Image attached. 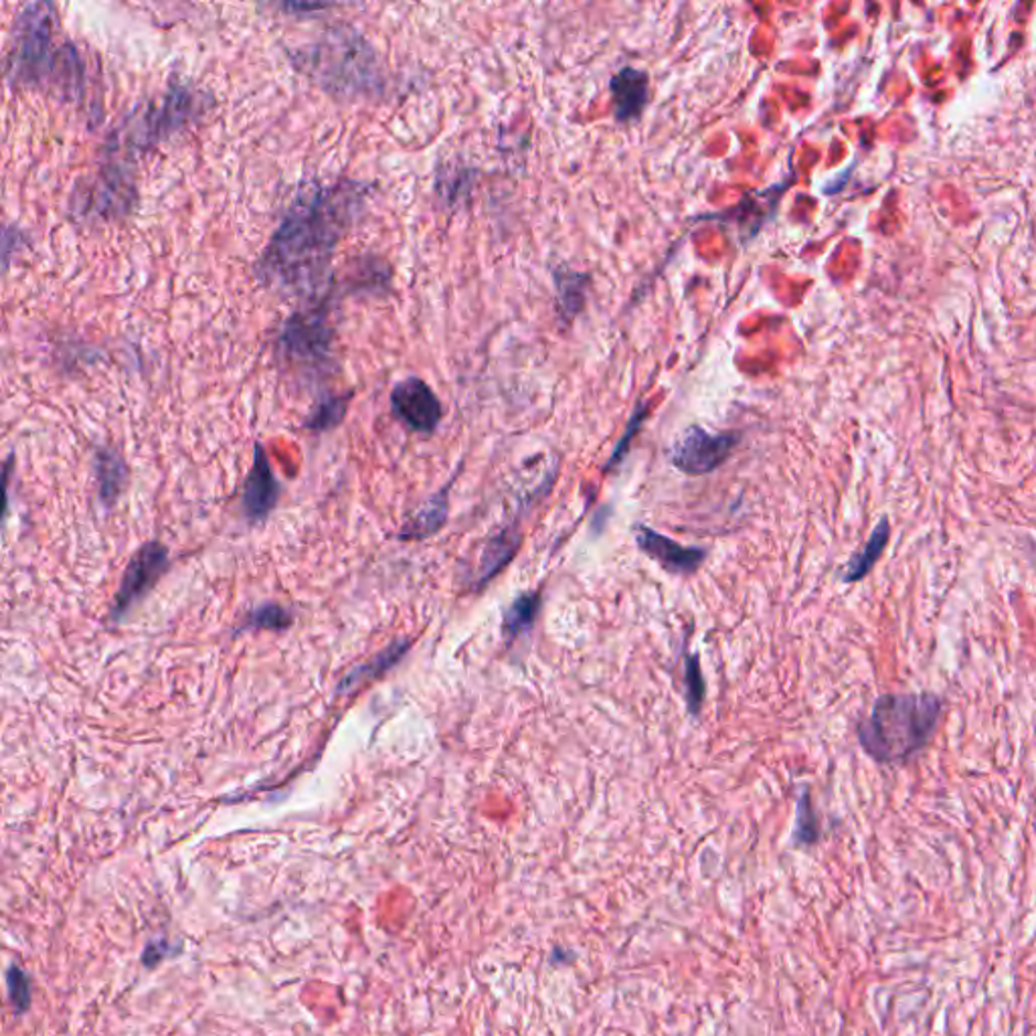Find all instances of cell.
Returning <instances> with one entry per match:
<instances>
[{
  "mask_svg": "<svg viewBox=\"0 0 1036 1036\" xmlns=\"http://www.w3.org/2000/svg\"><path fill=\"white\" fill-rule=\"evenodd\" d=\"M7 986H9V996L13 1002L14 1012L23 1014L31 1004V987H29V978L19 965H11L7 972Z\"/></svg>",
  "mask_w": 1036,
  "mask_h": 1036,
  "instance_id": "cb8c5ba5",
  "label": "cell"
},
{
  "mask_svg": "<svg viewBox=\"0 0 1036 1036\" xmlns=\"http://www.w3.org/2000/svg\"><path fill=\"white\" fill-rule=\"evenodd\" d=\"M60 19L50 2L26 4L14 19L7 75L17 87L51 86L65 98L84 94V62L74 45L57 43Z\"/></svg>",
  "mask_w": 1036,
  "mask_h": 1036,
  "instance_id": "7a4b0ae2",
  "label": "cell"
},
{
  "mask_svg": "<svg viewBox=\"0 0 1036 1036\" xmlns=\"http://www.w3.org/2000/svg\"><path fill=\"white\" fill-rule=\"evenodd\" d=\"M409 648H412V640H397L395 644L385 648L381 654L373 656V660H369L363 666H356V669L349 672L339 684V693L354 691L356 686L369 683V681L377 679L378 674L389 671L397 662H402Z\"/></svg>",
  "mask_w": 1036,
  "mask_h": 1036,
  "instance_id": "ac0fdd59",
  "label": "cell"
},
{
  "mask_svg": "<svg viewBox=\"0 0 1036 1036\" xmlns=\"http://www.w3.org/2000/svg\"><path fill=\"white\" fill-rule=\"evenodd\" d=\"M644 417H647V405H642V407H638V409H636L634 417L630 419L628 429H626V436H623L622 441L618 444V448L613 450V456H611L610 462H608V468H610V470L611 468H616L618 463H622L623 458H626V453H628V448H630V441H632V438H634L636 431H638L640 426H642Z\"/></svg>",
  "mask_w": 1036,
  "mask_h": 1036,
  "instance_id": "d4e9b609",
  "label": "cell"
},
{
  "mask_svg": "<svg viewBox=\"0 0 1036 1036\" xmlns=\"http://www.w3.org/2000/svg\"><path fill=\"white\" fill-rule=\"evenodd\" d=\"M521 543L523 533L519 531L516 523L500 528L494 537L488 538L476 569V589L490 584L514 559V555L521 549Z\"/></svg>",
  "mask_w": 1036,
  "mask_h": 1036,
  "instance_id": "4fadbf2b",
  "label": "cell"
},
{
  "mask_svg": "<svg viewBox=\"0 0 1036 1036\" xmlns=\"http://www.w3.org/2000/svg\"><path fill=\"white\" fill-rule=\"evenodd\" d=\"M369 191V184L354 181L305 186L259 257L261 281L293 293L322 288L332 256L363 213Z\"/></svg>",
  "mask_w": 1036,
  "mask_h": 1036,
  "instance_id": "6da1fadb",
  "label": "cell"
},
{
  "mask_svg": "<svg viewBox=\"0 0 1036 1036\" xmlns=\"http://www.w3.org/2000/svg\"><path fill=\"white\" fill-rule=\"evenodd\" d=\"M349 402H351V395H346V397H341V395L327 397L314 409V414L310 415V419L306 421V427L312 429V431H327V429L339 426L342 417L346 414V409H349Z\"/></svg>",
  "mask_w": 1036,
  "mask_h": 1036,
  "instance_id": "7402d4cb",
  "label": "cell"
},
{
  "mask_svg": "<svg viewBox=\"0 0 1036 1036\" xmlns=\"http://www.w3.org/2000/svg\"><path fill=\"white\" fill-rule=\"evenodd\" d=\"M890 538V523L887 516H883L878 521L877 526L873 528L871 537L865 543V547L854 553L851 557V562L846 563V567L842 569V581L844 584H856L861 579H865L866 575L873 572V567L877 565L880 555L887 549V543Z\"/></svg>",
  "mask_w": 1036,
  "mask_h": 1036,
  "instance_id": "9a60e30c",
  "label": "cell"
},
{
  "mask_svg": "<svg viewBox=\"0 0 1036 1036\" xmlns=\"http://www.w3.org/2000/svg\"><path fill=\"white\" fill-rule=\"evenodd\" d=\"M284 9H288V11H324V9H329V4H286Z\"/></svg>",
  "mask_w": 1036,
  "mask_h": 1036,
  "instance_id": "484cf974",
  "label": "cell"
},
{
  "mask_svg": "<svg viewBox=\"0 0 1036 1036\" xmlns=\"http://www.w3.org/2000/svg\"><path fill=\"white\" fill-rule=\"evenodd\" d=\"M448 492L450 487L441 488L431 499H427L417 511L405 521L399 538L403 541H421V538L436 535L448 521Z\"/></svg>",
  "mask_w": 1036,
  "mask_h": 1036,
  "instance_id": "5bb4252c",
  "label": "cell"
},
{
  "mask_svg": "<svg viewBox=\"0 0 1036 1036\" xmlns=\"http://www.w3.org/2000/svg\"><path fill=\"white\" fill-rule=\"evenodd\" d=\"M167 569H169V549L159 541L147 543L142 549L138 551L126 567L122 586L118 589L114 606H111V620L114 622L124 620V616H128L136 604L159 584L160 577Z\"/></svg>",
  "mask_w": 1036,
  "mask_h": 1036,
  "instance_id": "52a82bcc",
  "label": "cell"
},
{
  "mask_svg": "<svg viewBox=\"0 0 1036 1036\" xmlns=\"http://www.w3.org/2000/svg\"><path fill=\"white\" fill-rule=\"evenodd\" d=\"M943 701L933 693L878 696L868 717L856 725L866 756L880 766H899L921 754L938 731Z\"/></svg>",
  "mask_w": 1036,
  "mask_h": 1036,
  "instance_id": "3957f363",
  "label": "cell"
},
{
  "mask_svg": "<svg viewBox=\"0 0 1036 1036\" xmlns=\"http://www.w3.org/2000/svg\"><path fill=\"white\" fill-rule=\"evenodd\" d=\"M391 409L402 424L417 434H434L444 417L438 395L419 377L403 378L393 387Z\"/></svg>",
  "mask_w": 1036,
  "mask_h": 1036,
  "instance_id": "ba28073f",
  "label": "cell"
},
{
  "mask_svg": "<svg viewBox=\"0 0 1036 1036\" xmlns=\"http://www.w3.org/2000/svg\"><path fill=\"white\" fill-rule=\"evenodd\" d=\"M292 62L310 82L342 98L366 96L381 86L377 53L349 26L330 29L317 43L293 51Z\"/></svg>",
  "mask_w": 1036,
  "mask_h": 1036,
  "instance_id": "277c9868",
  "label": "cell"
},
{
  "mask_svg": "<svg viewBox=\"0 0 1036 1036\" xmlns=\"http://www.w3.org/2000/svg\"><path fill=\"white\" fill-rule=\"evenodd\" d=\"M541 606H543V594L537 589V591L519 596L506 608L502 618V636L509 644L516 642L519 638H523L533 630L541 613Z\"/></svg>",
  "mask_w": 1036,
  "mask_h": 1036,
  "instance_id": "2e32d148",
  "label": "cell"
},
{
  "mask_svg": "<svg viewBox=\"0 0 1036 1036\" xmlns=\"http://www.w3.org/2000/svg\"><path fill=\"white\" fill-rule=\"evenodd\" d=\"M820 841V822H818L816 810L812 805L810 792L804 790L800 793L798 800V812H795V829H793V842L798 846H812Z\"/></svg>",
  "mask_w": 1036,
  "mask_h": 1036,
  "instance_id": "ffe728a7",
  "label": "cell"
},
{
  "mask_svg": "<svg viewBox=\"0 0 1036 1036\" xmlns=\"http://www.w3.org/2000/svg\"><path fill=\"white\" fill-rule=\"evenodd\" d=\"M555 284H557V298H559L563 314L567 318L577 317L586 306L589 276L575 274V271H557Z\"/></svg>",
  "mask_w": 1036,
  "mask_h": 1036,
  "instance_id": "d6986e66",
  "label": "cell"
},
{
  "mask_svg": "<svg viewBox=\"0 0 1036 1036\" xmlns=\"http://www.w3.org/2000/svg\"><path fill=\"white\" fill-rule=\"evenodd\" d=\"M737 444L739 436L733 431L711 434L705 427H686L672 444L671 462L686 476L711 474L731 458Z\"/></svg>",
  "mask_w": 1036,
  "mask_h": 1036,
  "instance_id": "8992f818",
  "label": "cell"
},
{
  "mask_svg": "<svg viewBox=\"0 0 1036 1036\" xmlns=\"http://www.w3.org/2000/svg\"><path fill=\"white\" fill-rule=\"evenodd\" d=\"M286 353L298 361H322L332 342L327 306H318L293 314L280 337Z\"/></svg>",
  "mask_w": 1036,
  "mask_h": 1036,
  "instance_id": "9c48e42d",
  "label": "cell"
},
{
  "mask_svg": "<svg viewBox=\"0 0 1036 1036\" xmlns=\"http://www.w3.org/2000/svg\"><path fill=\"white\" fill-rule=\"evenodd\" d=\"M634 538L638 549L647 553L650 559L659 563L669 574L691 575L701 569L707 559V551L698 547H684L672 538L660 535L647 525H636Z\"/></svg>",
  "mask_w": 1036,
  "mask_h": 1036,
  "instance_id": "30bf717a",
  "label": "cell"
},
{
  "mask_svg": "<svg viewBox=\"0 0 1036 1036\" xmlns=\"http://www.w3.org/2000/svg\"><path fill=\"white\" fill-rule=\"evenodd\" d=\"M684 676H686V707L693 717H698L705 703V676H703L701 660L696 654L684 656Z\"/></svg>",
  "mask_w": 1036,
  "mask_h": 1036,
  "instance_id": "44dd1931",
  "label": "cell"
},
{
  "mask_svg": "<svg viewBox=\"0 0 1036 1036\" xmlns=\"http://www.w3.org/2000/svg\"><path fill=\"white\" fill-rule=\"evenodd\" d=\"M96 474H98L99 500L104 506L110 509L126 487L128 466L124 463L118 451L111 448H99L96 451Z\"/></svg>",
  "mask_w": 1036,
  "mask_h": 1036,
  "instance_id": "e0dca14e",
  "label": "cell"
},
{
  "mask_svg": "<svg viewBox=\"0 0 1036 1036\" xmlns=\"http://www.w3.org/2000/svg\"><path fill=\"white\" fill-rule=\"evenodd\" d=\"M278 499H280V484H278L276 474L269 466L264 446L256 444L254 466H252L249 474L245 478L244 494H242V506H244L245 516L252 523L264 521L269 512L276 509Z\"/></svg>",
  "mask_w": 1036,
  "mask_h": 1036,
  "instance_id": "8fae6325",
  "label": "cell"
},
{
  "mask_svg": "<svg viewBox=\"0 0 1036 1036\" xmlns=\"http://www.w3.org/2000/svg\"><path fill=\"white\" fill-rule=\"evenodd\" d=\"M611 102L613 116L622 124L636 122L650 102V77L636 67H623L611 77Z\"/></svg>",
  "mask_w": 1036,
  "mask_h": 1036,
  "instance_id": "7c38bea8",
  "label": "cell"
},
{
  "mask_svg": "<svg viewBox=\"0 0 1036 1036\" xmlns=\"http://www.w3.org/2000/svg\"><path fill=\"white\" fill-rule=\"evenodd\" d=\"M292 620V611L281 608L278 604H266L247 616L244 630H284Z\"/></svg>",
  "mask_w": 1036,
  "mask_h": 1036,
  "instance_id": "603a6c76",
  "label": "cell"
},
{
  "mask_svg": "<svg viewBox=\"0 0 1036 1036\" xmlns=\"http://www.w3.org/2000/svg\"><path fill=\"white\" fill-rule=\"evenodd\" d=\"M205 102V96L191 87L172 86L162 98L150 102L145 110L128 118L126 126L116 135V147L132 148L138 152L157 147L207 110Z\"/></svg>",
  "mask_w": 1036,
  "mask_h": 1036,
  "instance_id": "5b68a950",
  "label": "cell"
}]
</instances>
